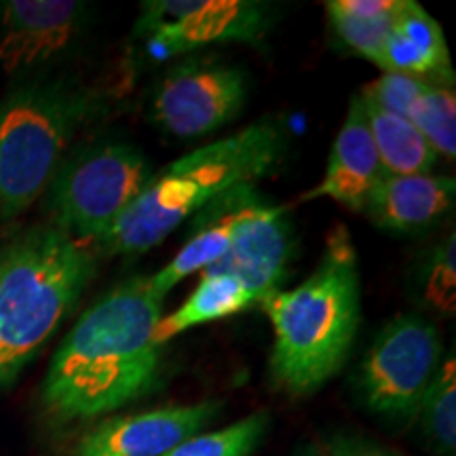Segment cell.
<instances>
[{
	"instance_id": "7a4b0ae2",
	"label": "cell",
	"mask_w": 456,
	"mask_h": 456,
	"mask_svg": "<svg viewBox=\"0 0 456 456\" xmlns=\"http://www.w3.org/2000/svg\"><path fill=\"white\" fill-rule=\"evenodd\" d=\"M273 323L271 379L292 397L309 395L342 368L362 322L359 266L351 235L336 224L305 283L260 298Z\"/></svg>"
},
{
	"instance_id": "4fadbf2b",
	"label": "cell",
	"mask_w": 456,
	"mask_h": 456,
	"mask_svg": "<svg viewBox=\"0 0 456 456\" xmlns=\"http://www.w3.org/2000/svg\"><path fill=\"white\" fill-rule=\"evenodd\" d=\"M385 178L387 174L357 94L351 98L349 112L336 135L326 174L315 188L300 197V201L332 199L351 212H366L370 195Z\"/></svg>"
},
{
	"instance_id": "277c9868",
	"label": "cell",
	"mask_w": 456,
	"mask_h": 456,
	"mask_svg": "<svg viewBox=\"0 0 456 456\" xmlns=\"http://www.w3.org/2000/svg\"><path fill=\"white\" fill-rule=\"evenodd\" d=\"M94 275L89 243L57 224L34 226L0 249V387L47 345Z\"/></svg>"
},
{
	"instance_id": "cb8c5ba5",
	"label": "cell",
	"mask_w": 456,
	"mask_h": 456,
	"mask_svg": "<svg viewBox=\"0 0 456 456\" xmlns=\"http://www.w3.org/2000/svg\"><path fill=\"white\" fill-rule=\"evenodd\" d=\"M429 83L419 81V78L406 77V74H393L385 72L383 77L376 78V81L368 83L366 87L362 89V98L372 102V104L385 108L387 112L397 114V117L408 118L410 108L423 94V89Z\"/></svg>"
},
{
	"instance_id": "e0dca14e",
	"label": "cell",
	"mask_w": 456,
	"mask_h": 456,
	"mask_svg": "<svg viewBox=\"0 0 456 456\" xmlns=\"http://www.w3.org/2000/svg\"><path fill=\"white\" fill-rule=\"evenodd\" d=\"M252 305H256V298L237 277L226 273H201V281L184 305L159 319L152 340L163 349L175 336L203 323L237 315Z\"/></svg>"
},
{
	"instance_id": "2e32d148",
	"label": "cell",
	"mask_w": 456,
	"mask_h": 456,
	"mask_svg": "<svg viewBox=\"0 0 456 456\" xmlns=\"http://www.w3.org/2000/svg\"><path fill=\"white\" fill-rule=\"evenodd\" d=\"M456 182L446 175H387L370 195L366 214L393 232H420L437 224L454 205Z\"/></svg>"
},
{
	"instance_id": "7c38bea8",
	"label": "cell",
	"mask_w": 456,
	"mask_h": 456,
	"mask_svg": "<svg viewBox=\"0 0 456 456\" xmlns=\"http://www.w3.org/2000/svg\"><path fill=\"white\" fill-rule=\"evenodd\" d=\"M85 4L74 0L0 3V70L13 74L60 55L83 26Z\"/></svg>"
},
{
	"instance_id": "9c48e42d",
	"label": "cell",
	"mask_w": 456,
	"mask_h": 456,
	"mask_svg": "<svg viewBox=\"0 0 456 456\" xmlns=\"http://www.w3.org/2000/svg\"><path fill=\"white\" fill-rule=\"evenodd\" d=\"M245 100L243 70L218 60H188L165 74L152 95L151 117L175 138H199L237 118Z\"/></svg>"
},
{
	"instance_id": "8fae6325",
	"label": "cell",
	"mask_w": 456,
	"mask_h": 456,
	"mask_svg": "<svg viewBox=\"0 0 456 456\" xmlns=\"http://www.w3.org/2000/svg\"><path fill=\"white\" fill-rule=\"evenodd\" d=\"M218 412L220 403L203 402L108 416L78 440L74 456H165L201 433Z\"/></svg>"
},
{
	"instance_id": "ac0fdd59",
	"label": "cell",
	"mask_w": 456,
	"mask_h": 456,
	"mask_svg": "<svg viewBox=\"0 0 456 456\" xmlns=\"http://www.w3.org/2000/svg\"><path fill=\"white\" fill-rule=\"evenodd\" d=\"M359 100H362L363 112H366L370 134H372L376 152H379L385 174H431V169L437 163V155L427 144L423 135L419 134V129L408 118L387 112L385 108L372 104V102L362 98V95H359Z\"/></svg>"
},
{
	"instance_id": "30bf717a",
	"label": "cell",
	"mask_w": 456,
	"mask_h": 456,
	"mask_svg": "<svg viewBox=\"0 0 456 456\" xmlns=\"http://www.w3.org/2000/svg\"><path fill=\"white\" fill-rule=\"evenodd\" d=\"M296 241L285 208L258 199L237 226L231 248L203 273H226L252 292L258 305L266 294L281 289L289 275Z\"/></svg>"
},
{
	"instance_id": "d6986e66",
	"label": "cell",
	"mask_w": 456,
	"mask_h": 456,
	"mask_svg": "<svg viewBox=\"0 0 456 456\" xmlns=\"http://www.w3.org/2000/svg\"><path fill=\"white\" fill-rule=\"evenodd\" d=\"M399 4L402 0H332L326 9L340 41L379 66Z\"/></svg>"
},
{
	"instance_id": "5bb4252c",
	"label": "cell",
	"mask_w": 456,
	"mask_h": 456,
	"mask_svg": "<svg viewBox=\"0 0 456 456\" xmlns=\"http://www.w3.org/2000/svg\"><path fill=\"white\" fill-rule=\"evenodd\" d=\"M260 199V192L254 184L239 186L216 199L212 205L197 214L195 228L186 239L184 248L171 258L167 266L146 277L148 288L157 298H165L167 292L184 281L192 273H203L214 266L231 248L237 226L248 216L254 203Z\"/></svg>"
},
{
	"instance_id": "ffe728a7",
	"label": "cell",
	"mask_w": 456,
	"mask_h": 456,
	"mask_svg": "<svg viewBox=\"0 0 456 456\" xmlns=\"http://www.w3.org/2000/svg\"><path fill=\"white\" fill-rule=\"evenodd\" d=\"M269 425V412L258 410L224 429L197 433L169 450L165 456H252L254 450L265 440Z\"/></svg>"
},
{
	"instance_id": "ba28073f",
	"label": "cell",
	"mask_w": 456,
	"mask_h": 456,
	"mask_svg": "<svg viewBox=\"0 0 456 456\" xmlns=\"http://www.w3.org/2000/svg\"><path fill=\"white\" fill-rule=\"evenodd\" d=\"M269 24V7L254 0H148L135 34L169 57L214 43H258Z\"/></svg>"
},
{
	"instance_id": "484cf974",
	"label": "cell",
	"mask_w": 456,
	"mask_h": 456,
	"mask_svg": "<svg viewBox=\"0 0 456 456\" xmlns=\"http://www.w3.org/2000/svg\"><path fill=\"white\" fill-rule=\"evenodd\" d=\"M298 456H328V452H326V450H323V446H315V444H313V446L302 448L300 452H298Z\"/></svg>"
},
{
	"instance_id": "3957f363",
	"label": "cell",
	"mask_w": 456,
	"mask_h": 456,
	"mask_svg": "<svg viewBox=\"0 0 456 456\" xmlns=\"http://www.w3.org/2000/svg\"><path fill=\"white\" fill-rule=\"evenodd\" d=\"M285 146L283 125L265 118L175 159L151 175L134 205L95 245L112 256L157 248L216 199L269 175L283 159Z\"/></svg>"
},
{
	"instance_id": "6da1fadb",
	"label": "cell",
	"mask_w": 456,
	"mask_h": 456,
	"mask_svg": "<svg viewBox=\"0 0 456 456\" xmlns=\"http://www.w3.org/2000/svg\"><path fill=\"white\" fill-rule=\"evenodd\" d=\"M163 300L146 277L125 281L95 300L61 340L43 385L57 423H78L144 397L159 383L163 349L152 334Z\"/></svg>"
},
{
	"instance_id": "8992f818",
	"label": "cell",
	"mask_w": 456,
	"mask_h": 456,
	"mask_svg": "<svg viewBox=\"0 0 456 456\" xmlns=\"http://www.w3.org/2000/svg\"><path fill=\"white\" fill-rule=\"evenodd\" d=\"M152 167L135 146L108 142L81 152L51 186L55 224L85 243H98L134 205Z\"/></svg>"
},
{
	"instance_id": "5b68a950",
	"label": "cell",
	"mask_w": 456,
	"mask_h": 456,
	"mask_svg": "<svg viewBox=\"0 0 456 456\" xmlns=\"http://www.w3.org/2000/svg\"><path fill=\"white\" fill-rule=\"evenodd\" d=\"M87 112L83 95L61 87L17 91L0 104V218H17L43 195Z\"/></svg>"
},
{
	"instance_id": "52a82bcc",
	"label": "cell",
	"mask_w": 456,
	"mask_h": 456,
	"mask_svg": "<svg viewBox=\"0 0 456 456\" xmlns=\"http://www.w3.org/2000/svg\"><path fill=\"white\" fill-rule=\"evenodd\" d=\"M437 328L414 313L393 317L380 330L359 368V391L374 412L410 419L416 416L440 362Z\"/></svg>"
},
{
	"instance_id": "7402d4cb",
	"label": "cell",
	"mask_w": 456,
	"mask_h": 456,
	"mask_svg": "<svg viewBox=\"0 0 456 456\" xmlns=\"http://www.w3.org/2000/svg\"><path fill=\"white\" fill-rule=\"evenodd\" d=\"M419 414L423 416L425 436L442 452L456 446V362L454 355L442 363L427 389Z\"/></svg>"
},
{
	"instance_id": "9a60e30c",
	"label": "cell",
	"mask_w": 456,
	"mask_h": 456,
	"mask_svg": "<svg viewBox=\"0 0 456 456\" xmlns=\"http://www.w3.org/2000/svg\"><path fill=\"white\" fill-rule=\"evenodd\" d=\"M379 68L452 89L454 70L444 32L414 0H402L380 55Z\"/></svg>"
},
{
	"instance_id": "d4e9b609",
	"label": "cell",
	"mask_w": 456,
	"mask_h": 456,
	"mask_svg": "<svg viewBox=\"0 0 456 456\" xmlns=\"http://www.w3.org/2000/svg\"><path fill=\"white\" fill-rule=\"evenodd\" d=\"M323 450H326L328 456H399L395 452H391L389 448L380 446V444L362 440V437L353 436L330 437Z\"/></svg>"
},
{
	"instance_id": "44dd1931",
	"label": "cell",
	"mask_w": 456,
	"mask_h": 456,
	"mask_svg": "<svg viewBox=\"0 0 456 456\" xmlns=\"http://www.w3.org/2000/svg\"><path fill=\"white\" fill-rule=\"evenodd\" d=\"M408 121L419 129L437 157H456V95L452 89L427 85L410 108Z\"/></svg>"
},
{
	"instance_id": "603a6c76",
	"label": "cell",
	"mask_w": 456,
	"mask_h": 456,
	"mask_svg": "<svg viewBox=\"0 0 456 456\" xmlns=\"http://www.w3.org/2000/svg\"><path fill=\"white\" fill-rule=\"evenodd\" d=\"M425 298L442 315H454L456 311V239L450 232L448 239L437 245L431 256L429 273L425 281Z\"/></svg>"
}]
</instances>
